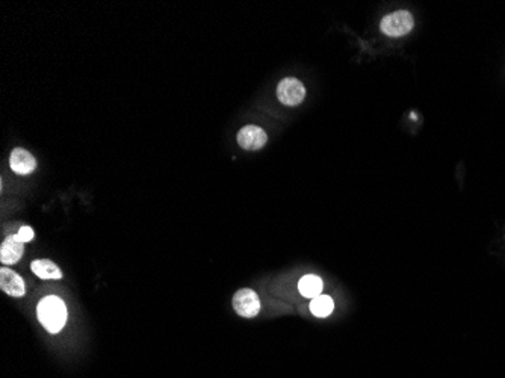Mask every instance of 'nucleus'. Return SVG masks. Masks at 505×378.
Wrapping results in <instances>:
<instances>
[{"label": "nucleus", "mask_w": 505, "mask_h": 378, "mask_svg": "<svg viewBox=\"0 0 505 378\" xmlns=\"http://www.w3.org/2000/svg\"><path fill=\"white\" fill-rule=\"evenodd\" d=\"M0 287L5 294L11 296H23L26 292L23 278L17 273L8 270V268L0 270Z\"/></svg>", "instance_id": "7"}, {"label": "nucleus", "mask_w": 505, "mask_h": 378, "mask_svg": "<svg viewBox=\"0 0 505 378\" xmlns=\"http://www.w3.org/2000/svg\"><path fill=\"white\" fill-rule=\"evenodd\" d=\"M34 236H35V233H34V230H32V228L29 227V226H25V227L20 228V230L17 232V235H15L17 240H18L20 242H23V244H25V242H29V241H32Z\"/></svg>", "instance_id": "12"}, {"label": "nucleus", "mask_w": 505, "mask_h": 378, "mask_svg": "<svg viewBox=\"0 0 505 378\" xmlns=\"http://www.w3.org/2000/svg\"><path fill=\"white\" fill-rule=\"evenodd\" d=\"M277 97L286 106H296L304 100L306 88L299 79L286 77L277 86Z\"/></svg>", "instance_id": "3"}, {"label": "nucleus", "mask_w": 505, "mask_h": 378, "mask_svg": "<svg viewBox=\"0 0 505 378\" xmlns=\"http://www.w3.org/2000/svg\"><path fill=\"white\" fill-rule=\"evenodd\" d=\"M25 253L23 242H20L15 235L8 236L0 248V262L4 265H14L20 259H22Z\"/></svg>", "instance_id": "8"}, {"label": "nucleus", "mask_w": 505, "mask_h": 378, "mask_svg": "<svg viewBox=\"0 0 505 378\" xmlns=\"http://www.w3.org/2000/svg\"><path fill=\"white\" fill-rule=\"evenodd\" d=\"M37 315L39 322L48 333L61 332L67 322V307L61 298L55 295L44 296L38 303Z\"/></svg>", "instance_id": "1"}, {"label": "nucleus", "mask_w": 505, "mask_h": 378, "mask_svg": "<svg viewBox=\"0 0 505 378\" xmlns=\"http://www.w3.org/2000/svg\"><path fill=\"white\" fill-rule=\"evenodd\" d=\"M233 309L242 318H254L261 311V300L251 289H240L233 295Z\"/></svg>", "instance_id": "4"}, {"label": "nucleus", "mask_w": 505, "mask_h": 378, "mask_svg": "<svg viewBox=\"0 0 505 378\" xmlns=\"http://www.w3.org/2000/svg\"><path fill=\"white\" fill-rule=\"evenodd\" d=\"M9 165H11V170L14 173L27 176L37 168V161H35V157L27 150L18 147V148H14L11 156H9Z\"/></svg>", "instance_id": "6"}, {"label": "nucleus", "mask_w": 505, "mask_h": 378, "mask_svg": "<svg viewBox=\"0 0 505 378\" xmlns=\"http://www.w3.org/2000/svg\"><path fill=\"white\" fill-rule=\"evenodd\" d=\"M413 25V17L409 11H397L386 15L381 20L380 29L383 34L389 37H402L412 31Z\"/></svg>", "instance_id": "2"}, {"label": "nucleus", "mask_w": 505, "mask_h": 378, "mask_svg": "<svg viewBox=\"0 0 505 378\" xmlns=\"http://www.w3.org/2000/svg\"><path fill=\"white\" fill-rule=\"evenodd\" d=\"M266 141H268V136H266V132L259 126H244L241 131L237 132V144H240L244 150H261Z\"/></svg>", "instance_id": "5"}, {"label": "nucleus", "mask_w": 505, "mask_h": 378, "mask_svg": "<svg viewBox=\"0 0 505 378\" xmlns=\"http://www.w3.org/2000/svg\"><path fill=\"white\" fill-rule=\"evenodd\" d=\"M322 280L318 277V275H313V274H309V275H304L300 283H299V289H300V294L306 298H316L318 295H321L322 292Z\"/></svg>", "instance_id": "10"}, {"label": "nucleus", "mask_w": 505, "mask_h": 378, "mask_svg": "<svg viewBox=\"0 0 505 378\" xmlns=\"http://www.w3.org/2000/svg\"><path fill=\"white\" fill-rule=\"evenodd\" d=\"M334 309V301L329 295H318L310 303V312L318 318H327Z\"/></svg>", "instance_id": "11"}, {"label": "nucleus", "mask_w": 505, "mask_h": 378, "mask_svg": "<svg viewBox=\"0 0 505 378\" xmlns=\"http://www.w3.org/2000/svg\"><path fill=\"white\" fill-rule=\"evenodd\" d=\"M31 270L34 271L35 275L43 278V280H59V278L63 277V271L59 270L58 265L47 261V259L34 261L31 265Z\"/></svg>", "instance_id": "9"}]
</instances>
